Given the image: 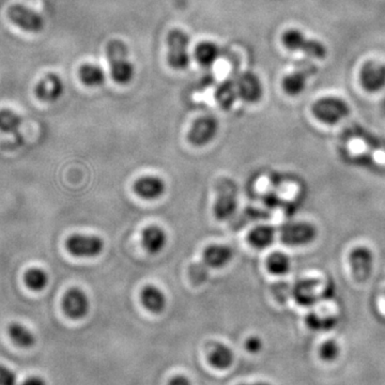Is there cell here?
<instances>
[{
    "label": "cell",
    "instance_id": "34",
    "mask_svg": "<svg viewBox=\"0 0 385 385\" xmlns=\"http://www.w3.org/2000/svg\"><path fill=\"white\" fill-rule=\"evenodd\" d=\"M22 385H48L46 384V381L43 378H40V376H31V378L27 379L23 382Z\"/></svg>",
    "mask_w": 385,
    "mask_h": 385
},
{
    "label": "cell",
    "instance_id": "32",
    "mask_svg": "<svg viewBox=\"0 0 385 385\" xmlns=\"http://www.w3.org/2000/svg\"><path fill=\"white\" fill-rule=\"evenodd\" d=\"M262 347H264V344H262V340L258 336H251L245 342V349H246L247 352L253 353V354L260 352Z\"/></svg>",
    "mask_w": 385,
    "mask_h": 385
},
{
    "label": "cell",
    "instance_id": "11",
    "mask_svg": "<svg viewBox=\"0 0 385 385\" xmlns=\"http://www.w3.org/2000/svg\"><path fill=\"white\" fill-rule=\"evenodd\" d=\"M63 90V80L57 74L48 73L38 82L35 94L42 102L53 103L61 98Z\"/></svg>",
    "mask_w": 385,
    "mask_h": 385
},
{
    "label": "cell",
    "instance_id": "19",
    "mask_svg": "<svg viewBox=\"0 0 385 385\" xmlns=\"http://www.w3.org/2000/svg\"><path fill=\"white\" fill-rule=\"evenodd\" d=\"M234 351L227 345L222 342L213 345L212 348L209 350V363L217 369H227L234 363Z\"/></svg>",
    "mask_w": 385,
    "mask_h": 385
},
{
    "label": "cell",
    "instance_id": "4",
    "mask_svg": "<svg viewBox=\"0 0 385 385\" xmlns=\"http://www.w3.org/2000/svg\"><path fill=\"white\" fill-rule=\"evenodd\" d=\"M283 45L291 50H299L310 57L323 58L327 54V48L321 42L306 38L302 31L289 29L283 35Z\"/></svg>",
    "mask_w": 385,
    "mask_h": 385
},
{
    "label": "cell",
    "instance_id": "18",
    "mask_svg": "<svg viewBox=\"0 0 385 385\" xmlns=\"http://www.w3.org/2000/svg\"><path fill=\"white\" fill-rule=\"evenodd\" d=\"M362 82L368 90H378L385 85V65L382 63H368L362 72Z\"/></svg>",
    "mask_w": 385,
    "mask_h": 385
},
{
    "label": "cell",
    "instance_id": "1",
    "mask_svg": "<svg viewBox=\"0 0 385 385\" xmlns=\"http://www.w3.org/2000/svg\"><path fill=\"white\" fill-rule=\"evenodd\" d=\"M107 61L112 77L120 85H126L133 80L134 65L129 59L128 46L121 40H112L107 46Z\"/></svg>",
    "mask_w": 385,
    "mask_h": 385
},
{
    "label": "cell",
    "instance_id": "29",
    "mask_svg": "<svg viewBox=\"0 0 385 385\" xmlns=\"http://www.w3.org/2000/svg\"><path fill=\"white\" fill-rule=\"evenodd\" d=\"M22 124V118L11 109L0 111V131L6 133L16 132Z\"/></svg>",
    "mask_w": 385,
    "mask_h": 385
},
{
    "label": "cell",
    "instance_id": "2",
    "mask_svg": "<svg viewBox=\"0 0 385 385\" xmlns=\"http://www.w3.org/2000/svg\"><path fill=\"white\" fill-rule=\"evenodd\" d=\"M167 63L173 70L186 69L190 63V37L181 29H173L167 36Z\"/></svg>",
    "mask_w": 385,
    "mask_h": 385
},
{
    "label": "cell",
    "instance_id": "35",
    "mask_svg": "<svg viewBox=\"0 0 385 385\" xmlns=\"http://www.w3.org/2000/svg\"><path fill=\"white\" fill-rule=\"evenodd\" d=\"M240 385H271L270 383L266 382H254V383H242Z\"/></svg>",
    "mask_w": 385,
    "mask_h": 385
},
{
    "label": "cell",
    "instance_id": "3",
    "mask_svg": "<svg viewBox=\"0 0 385 385\" xmlns=\"http://www.w3.org/2000/svg\"><path fill=\"white\" fill-rule=\"evenodd\" d=\"M316 238L317 228L308 222H291L281 227V242L289 246H305Z\"/></svg>",
    "mask_w": 385,
    "mask_h": 385
},
{
    "label": "cell",
    "instance_id": "31",
    "mask_svg": "<svg viewBox=\"0 0 385 385\" xmlns=\"http://www.w3.org/2000/svg\"><path fill=\"white\" fill-rule=\"evenodd\" d=\"M0 385H18L16 374L5 365H0Z\"/></svg>",
    "mask_w": 385,
    "mask_h": 385
},
{
    "label": "cell",
    "instance_id": "7",
    "mask_svg": "<svg viewBox=\"0 0 385 385\" xmlns=\"http://www.w3.org/2000/svg\"><path fill=\"white\" fill-rule=\"evenodd\" d=\"M219 129V124L217 118L202 116L197 118L190 126L188 134V141L196 147H204L217 137Z\"/></svg>",
    "mask_w": 385,
    "mask_h": 385
},
{
    "label": "cell",
    "instance_id": "30",
    "mask_svg": "<svg viewBox=\"0 0 385 385\" xmlns=\"http://www.w3.org/2000/svg\"><path fill=\"white\" fill-rule=\"evenodd\" d=\"M319 353H320L321 359H322L323 361H335L340 353V345L334 340H325V342L321 345Z\"/></svg>",
    "mask_w": 385,
    "mask_h": 385
},
{
    "label": "cell",
    "instance_id": "27",
    "mask_svg": "<svg viewBox=\"0 0 385 385\" xmlns=\"http://www.w3.org/2000/svg\"><path fill=\"white\" fill-rule=\"evenodd\" d=\"M306 325L314 331H330L337 325V319L334 316H321L317 313H310L306 317Z\"/></svg>",
    "mask_w": 385,
    "mask_h": 385
},
{
    "label": "cell",
    "instance_id": "14",
    "mask_svg": "<svg viewBox=\"0 0 385 385\" xmlns=\"http://www.w3.org/2000/svg\"><path fill=\"white\" fill-rule=\"evenodd\" d=\"M133 188L136 195L143 200H156L164 195L166 184L156 175H143L135 181Z\"/></svg>",
    "mask_w": 385,
    "mask_h": 385
},
{
    "label": "cell",
    "instance_id": "13",
    "mask_svg": "<svg viewBox=\"0 0 385 385\" xmlns=\"http://www.w3.org/2000/svg\"><path fill=\"white\" fill-rule=\"evenodd\" d=\"M239 98L245 102L256 103L261 99L262 85L257 75L251 72L241 74L236 80Z\"/></svg>",
    "mask_w": 385,
    "mask_h": 385
},
{
    "label": "cell",
    "instance_id": "6",
    "mask_svg": "<svg viewBox=\"0 0 385 385\" xmlns=\"http://www.w3.org/2000/svg\"><path fill=\"white\" fill-rule=\"evenodd\" d=\"M313 112L316 118L327 124L342 121L350 113L348 105L336 98H325L315 103Z\"/></svg>",
    "mask_w": 385,
    "mask_h": 385
},
{
    "label": "cell",
    "instance_id": "23",
    "mask_svg": "<svg viewBox=\"0 0 385 385\" xmlns=\"http://www.w3.org/2000/svg\"><path fill=\"white\" fill-rule=\"evenodd\" d=\"M276 232L272 226L260 225L254 228L249 234V242L251 246L258 249H266L275 241Z\"/></svg>",
    "mask_w": 385,
    "mask_h": 385
},
{
    "label": "cell",
    "instance_id": "10",
    "mask_svg": "<svg viewBox=\"0 0 385 385\" xmlns=\"http://www.w3.org/2000/svg\"><path fill=\"white\" fill-rule=\"evenodd\" d=\"M349 264L353 276L359 281H365L374 266V255L368 247H355L349 255Z\"/></svg>",
    "mask_w": 385,
    "mask_h": 385
},
{
    "label": "cell",
    "instance_id": "22",
    "mask_svg": "<svg viewBox=\"0 0 385 385\" xmlns=\"http://www.w3.org/2000/svg\"><path fill=\"white\" fill-rule=\"evenodd\" d=\"M78 76L80 82L90 88L102 86L105 82V73L102 67L93 63H84L80 65Z\"/></svg>",
    "mask_w": 385,
    "mask_h": 385
},
{
    "label": "cell",
    "instance_id": "24",
    "mask_svg": "<svg viewBox=\"0 0 385 385\" xmlns=\"http://www.w3.org/2000/svg\"><path fill=\"white\" fill-rule=\"evenodd\" d=\"M266 268L271 274L283 276L291 270L293 262L287 254L276 251L269 256L266 260Z\"/></svg>",
    "mask_w": 385,
    "mask_h": 385
},
{
    "label": "cell",
    "instance_id": "17",
    "mask_svg": "<svg viewBox=\"0 0 385 385\" xmlns=\"http://www.w3.org/2000/svg\"><path fill=\"white\" fill-rule=\"evenodd\" d=\"M141 300L146 310L153 314H161L166 308V295L156 286H146L141 291Z\"/></svg>",
    "mask_w": 385,
    "mask_h": 385
},
{
    "label": "cell",
    "instance_id": "20",
    "mask_svg": "<svg viewBox=\"0 0 385 385\" xmlns=\"http://www.w3.org/2000/svg\"><path fill=\"white\" fill-rule=\"evenodd\" d=\"M215 101L219 107L223 109H232L239 98L238 89H237L236 80H227L222 82L215 91Z\"/></svg>",
    "mask_w": 385,
    "mask_h": 385
},
{
    "label": "cell",
    "instance_id": "21",
    "mask_svg": "<svg viewBox=\"0 0 385 385\" xmlns=\"http://www.w3.org/2000/svg\"><path fill=\"white\" fill-rule=\"evenodd\" d=\"M238 202L232 192H224L217 198L215 205V215L219 221L230 219L236 212Z\"/></svg>",
    "mask_w": 385,
    "mask_h": 385
},
{
    "label": "cell",
    "instance_id": "9",
    "mask_svg": "<svg viewBox=\"0 0 385 385\" xmlns=\"http://www.w3.org/2000/svg\"><path fill=\"white\" fill-rule=\"evenodd\" d=\"M63 308L69 318L80 320L88 315L90 302L84 291L78 288H72L63 297Z\"/></svg>",
    "mask_w": 385,
    "mask_h": 385
},
{
    "label": "cell",
    "instance_id": "25",
    "mask_svg": "<svg viewBox=\"0 0 385 385\" xmlns=\"http://www.w3.org/2000/svg\"><path fill=\"white\" fill-rule=\"evenodd\" d=\"M221 50L217 44L210 41L202 42L195 48L196 60L205 67L212 65L219 59Z\"/></svg>",
    "mask_w": 385,
    "mask_h": 385
},
{
    "label": "cell",
    "instance_id": "33",
    "mask_svg": "<svg viewBox=\"0 0 385 385\" xmlns=\"http://www.w3.org/2000/svg\"><path fill=\"white\" fill-rule=\"evenodd\" d=\"M167 385H192V383L184 374H175L173 378L169 379L168 384Z\"/></svg>",
    "mask_w": 385,
    "mask_h": 385
},
{
    "label": "cell",
    "instance_id": "28",
    "mask_svg": "<svg viewBox=\"0 0 385 385\" xmlns=\"http://www.w3.org/2000/svg\"><path fill=\"white\" fill-rule=\"evenodd\" d=\"M25 283L31 291H41L48 286V276L45 271L39 268L29 269L25 273Z\"/></svg>",
    "mask_w": 385,
    "mask_h": 385
},
{
    "label": "cell",
    "instance_id": "8",
    "mask_svg": "<svg viewBox=\"0 0 385 385\" xmlns=\"http://www.w3.org/2000/svg\"><path fill=\"white\" fill-rule=\"evenodd\" d=\"M8 16L13 24L28 33H40L44 28L43 18L25 6H11L8 10Z\"/></svg>",
    "mask_w": 385,
    "mask_h": 385
},
{
    "label": "cell",
    "instance_id": "26",
    "mask_svg": "<svg viewBox=\"0 0 385 385\" xmlns=\"http://www.w3.org/2000/svg\"><path fill=\"white\" fill-rule=\"evenodd\" d=\"M8 334L12 342L22 348H29L35 345V335L21 323H11L8 327Z\"/></svg>",
    "mask_w": 385,
    "mask_h": 385
},
{
    "label": "cell",
    "instance_id": "15",
    "mask_svg": "<svg viewBox=\"0 0 385 385\" xmlns=\"http://www.w3.org/2000/svg\"><path fill=\"white\" fill-rule=\"evenodd\" d=\"M202 257L210 268L222 269L232 262L234 251L227 245L213 244L205 249Z\"/></svg>",
    "mask_w": 385,
    "mask_h": 385
},
{
    "label": "cell",
    "instance_id": "16",
    "mask_svg": "<svg viewBox=\"0 0 385 385\" xmlns=\"http://www.w3.org/2000/svg\"><path fill=\"white\" fill-rule=\"evenodd\" d=\"M141 243L148 253L156 255L161 253L167 244V234L163 228L152 225L145 228L141 234Z\"/></svg>",
    "mask_w": 385,
    "mask_h": 385
},
{
    "label": "cell",
    "instance_id": "5",
    "mask_svg": "<svg viewBox=\"0 0 385 385\" xmlns=\"http://www.w3.org/2000/svg\"><path fill=\"white\" fill-rule=\"evenodd\" d=\"M65 247L71 255L78 258H94L102 254L104 242L100 237L73 234L67 239Z\"/></svg>",
    "mask_w": 385,
    "mask_h": 385
},
{
    "label": "cell",
    "instance_id": "12",
    "mask_svg": "<svg viewBox=\"0 0 385 385\" xmlns=\"http://www.w3.org/2000/svg\"><path fill=\"white\" fill-rule=\"evenodd\" d=\"M317 67L312 63H303L295 67V71L288 74L283 80V87L286 92L291 95H297L303 91L306 82L310 76L316 73Z\"/></svg>",
    "mask_w": 385,
    "mask_h": 385
}]
</instances>
